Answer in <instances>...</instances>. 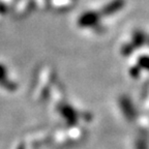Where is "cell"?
<instances>
[{
	"instance_id": "6da1fadb",
	"label": "cell",
	"mask_w": 149,
	"mask_h": 149,
	"mask_svg": "<svg viewBox=\"0 0 149 149\" xmlns=\"http://www.w3.org/2000/svg\"><path fill=\"white\" fill-rule=\"evenodd\" d=\"M140 64L142 65V68L149 70V57H143L142 59H140Z\"/></svg>"
}]
</instances>
